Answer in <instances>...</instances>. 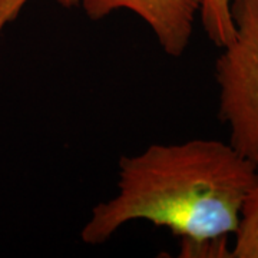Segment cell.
<instances>
[{
    "label": "cell",
    "instance_id": "8992f818",
    "mask_svg": "<svg viewBox=\"0 0 258 258\" xmlns=\"http://www.w3.org/2000/svg\"><path fill=\"white\" fill-rule=\"evenodd\" d=\"M228 237L222 235L205 240H184L181 238V257H210L232 258L231 248H228Z\"/></svg>",
    "mask_w": 258,
    "mask_h": 258
},
{
    "label": "cell",
    "instance_id": "277c9868",
    "mask_svg": "<svg viewBox=\"0 0 258 258\" xmlns=\"http://www.w3.org/2000/svg\"><path fill=\"white\" fill-rule=\"evenodd\" d=\"M231 248L232 258H258V181L242 204Z\"/></svg>",
    "mask_w": 258,
    "mask_h": 258
},
{
    "label": "cell",
    "instance_id": "5b68a950",
    "mask_svg": "<svg viewBox=\"0 0 258 258\" xmlns=\"http://www.w3.org/2000/svg\"><path fill=\"white\" fill-rule=\"evenodd\" d=\"M234 0H200L198 16L204 32L215 46L224 47L234 35L231 6Z\"/></svg>",
    "mask_w": 258,
    "mask_h": 258
},
{
    "label": "cell",
    "instance_id": "52a82bcc",
    "mask_svg": "<svg viewBox=\"0 0 258 258\" xmlns=\"http://www.w3.org/2000/svg\"><path fill=\"white\" fill-rule=\"evenodd\" d=\"M29 0H0V37L5 28L15 22L22 9ZM64 9H72L79 6V0H56Z\"/></svg>",
    "mask_w": 258,
    "mask_h": 258
},
{
    "label": "cell",
    "instance_id": "7a4b0ae2",
    "mask_svg": "<svg viewBox=\"0 0 258 258\" xmlns=\"http://www.w3.org/2000/svg\"><path fill=\"white\" fill-rule=\"evenodd\" d=\"M234 35L215 62L218 116L258 171V0H234Z\"/></svg>",
    "mask_w": 258,
    "mask_h": 258
},
{
    "label": "cell",
    "instance_id": "3957f363",
    "mask_svg": "<svg viewBox=\"0 0 258 258\" xmlns=\"http://www.w3.org/2000/svg\"><path fill=\"white\" fill-rule=\"evenodd\" d=\"M91 20L129 10L147 23L166 55L181 57L189 46L200 0H79Z\"/></svg>",
    "mask_w": 258,
    "mask_h": 258
},
{
    "label": "cell",
    "instance_id": "6da1fadb",
    "mask_svg": "<svg viewBox=\"0 0 258 258\" xmlns=\"http://www.w3.org/2000/svg\"><path fill=\"white\" fill-rule=\"evenodd\" d=\"M257 181V168L230 142L195 138L152 144L120 158L118 192L93 207L81 240L99 245L138 220L184 240L231 235Z\"/></svg>",
    "mask_w": 258,
    "mask_h": 258
}]
</instances>
